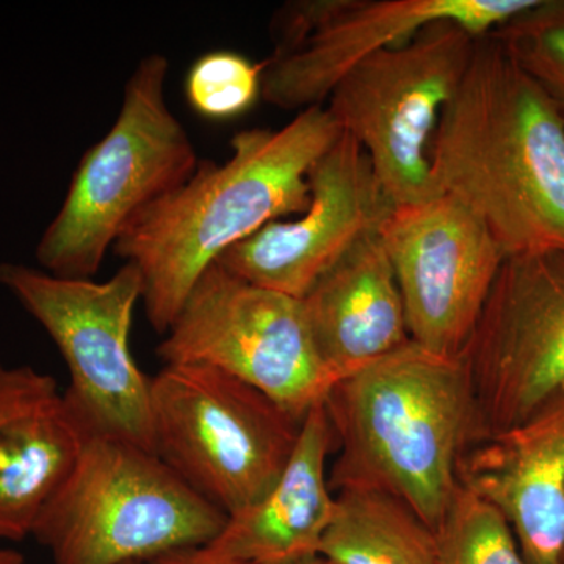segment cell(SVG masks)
<instances>
[{
  "mask_svg": "<svg viewBox=\"0 0 564 564\" xmlns=\"http://www.w3.org/2000/svg\"><path fill=\"white\" fill-rule=\"evenodd\" d=\"M343 132L326 106L299 111L281 129H245L223 165L199 161L191 180L132 218L113 251L139 269L154 332L165 336L193 285L229 248L307 209L311 169Z\"/></svg>",
  "mask_w": 564,
  "mask_h": 564,
  "instance_id": "obj_1",
  "label": "cell"
},
{
  "mask_svg": "<svg viewBox=\"0 0 564 564\" xmlns=\"http://www.w3.org/2000/svg\"><path fill=\"white\" fill-rule=\"evenodd\" d=\"M430 165L437 191L475 212L505 254L564 252V120L492 33L475 43Z\"/></svg>",
  "mask_w": 564,
  "mask_h": 564,
  "instance_id": "obj_2",
  "label": "cell"
},
{
  "mask_svg": "<svg viewBox=\"0 0 564 564\" xmlns=\"http://www.w3.org/2000/svg\"><path fill=\"white\" fill-rule=\"evenodd\" d=\"M325 410L337 451L332 491L391 494L436 532L459 488L463 456L484 440L462 356L410 340L337 381Z\"/></svg>",
  "mask_w": 564,
  "mask_h": 564,
  "instance_id": "obj_3",
  "label": "cell"
},
{
  "mask_svg": "<svg viewBox=\"0 0 564 564\" xmlns=\"http://www.w3.org/2000/svg\"><path fill=\"white\" fill-rule=\"evenodd\" d=\"M169 58L144 55L110 131L82 155L61 210L36 247L44 272L93 280L126 226L191 180L202 159L166 101Z\"/></svg>",
  "mask_w": 564,
  "mask_h": 564,
  "instance_id": "obj_4",
  "label": "cell"
},
{
  "mask_svg": "<svg viewBox=\"0 0 564 564\" xmlns=\"http://www.w3.org/2000/svg\"><path fill=\"white\" fill-rule=\"evenodd\" d=\"M226 518L152 452L87 437L32 536L54 564H147L212 543Z\"/></svg>",
  "mask_w": 564,
  "mask_h": 564,
  "instance_id": "obj_5",
  "label": "cell"
},
{
  "mask_svg": "<svg viewBox=\"0 0 564 564\" xmlns=\"http://www.w3.org/2000/svg\"><path fill=\"white\" fill-rule=\"evenodd\" d=\"M154 454L226 516L259 502L295 451L302 422L239 378L165 364L151 377Z\"/></svg>",
  "mask_w": 564,
  "mask_h": 564,
  "instance_id": "obj_6",
  "label": "cell"
},
{
  "mask_svg": "<svg viewBox=\"0 0 564 564\" xmlns=\"http://www.w3.org/2000/svg\"><path fill=\"white\" fill-rule=\"evenodd\" d=\"M0 285L43 326L68 367L65 392L85 437H110L154 454L151 378L131 351L143 278L126 262L107 281L70 280L24 263H0Z\"/></svg>",
  "mask_w": 564,
  "mask_h": 564,
  "instance_id": "obj_7",
  "label": "cell"
},
{
  "mask_svg": "<svg viewBox=\"0 0 564 564\" xmlns=\"http://www.w3.org/2000/svg\"><path fill=\"white\" fill-rule=\"evenodd\" d=\"M477 39L458 22H432L402 46L378 52L351 69L325 104L366 151L393 207L441 193L430 147L466 76Z\"/></svg>",
  "mask_w": 564,
  "mask_h": 564,
  "instance_id": "obj_8",
  "label": "cell"
},
{
  "mask_svg": "<svg viewBox=\"0 0 564 564\" xmlns=\"http://www.w3.org/2000/svg\"><path fill=\"white\" fill-rule=\"evenodd\" d=\"M165 364H202L239 378L303 421L337 383L326 369L303 300L229 273L202 274L158 347Z\"/></svg>",
  "mask_w": 564,
  "mask_h": 564,
  "instance_id": "obj_9",
  "label": "cell"
},
{
  "mask_svg": "<svg viewBox=\"0 0 564 564\" xmlns=\"http://www.w3.org/2000/svg\"><path fill=\"white\" fill-rule=\"evenodd\" d=\"M536 0H295L272 21L261 98L278 109L325 106L364 61L402 46L432 22H458L475 36L496 31Z\"/></svg>",
  "mask_w": 564,
  "mask_h": 564,
  "instance_id": "obj_10",
  "label": "cell"
},
{
  "mask_svg": "<svg viewBox=\"0 0 564 564\" xmlns=\"http://www.w3.org/2000/svg\"><path fill=\"white\" fill-rule=\"evenodd\" d=\"M485 437L564 391V252L507 256L462 352Z\"/></svg>",
  "mask_w": 564,
  "mask_h": 564,
  "instance_id": "obj_11",
  "label": "cell"
},
{
  "mask_svg": "<svg viewBox=\"0 0 564 564\" xmlns=\"http://www.w3.org/2000/svg\"><path fill=\"white\" fill-rule=\"evenodd\" d=\"M399 282L413 343L462 355L507 258L488 226L455 196L392 207L378 231Z\"/></svg>",
  "mask_w": 564,
  "mask_h": 564,
  "instance_id": "obj_12",
  "label": "cell"
},
{
  "mask_svg": "<svg viewBox=\"0 0 564 564\" xmlns=\"http://www.w3.org/2000/svg\"><path fill=\"white\" fill-rule=\"evenodd\" d=\"M311 202L296 220L273 221L234 245L218 265L242 280L303 300L355 245L380 231L392 203L350 133L315 162Z\"/></svg>",
  "mask_w": 564,
  "mask_h": 564,
  "instance_id": "obj_13",
  "label": "cell"
},
{
  "mask_svg": "<svg viewBox=\"0 0 564 564\" xmlns=\"http://www.w3.org/2000/svg\"><path fill=\"white\" fill-rule=\"evenodd\" d=\"M459 485L502 511L529 564H564V391L463 456Z\"/></svg>",
  "mask_w": 564,
  "mask_h": 564,
  "instance_id": "obj_14",
  "label": "cell"
},
{
  "mask_svg": "<svg viewBox=\"0 0 564 564\" xmlns=\"http://www.w3.org/2000/svg\"><path fill=\"white\" fill-rule=\"evenodd\" d=\"M85 440L51 375L0 362V540L32 536Z\"/></svg>",
  "mask_w": 564,
  "mask_h": 564,
  "instance_id": "obj_15",
  "label": "cell"
},
{
  "mask_svg": "<svg viewBox=\"0 0 564 564\" xmlns=\"http://www.w3.org/2000/svg\"><path fill=\"white\" fill-rule=\"evenodd\" d=\"M303 304L318 355L337 381L411 340L402 292L378 232L355 245Z\"/></svg>",
  "mask_w": 564,
  "mask_h": 564,
  "instance_id": "obj_16",
  "label": "cell"
},
{
  "mask_svg": "<svg viewBox=\"0 0 564 564\" xmlns=\"http://www.w3.org/2000/svg\"><path fill=\"white\" fill-rule=\"evenodd\" d=\"M332 452V423L321 404L303 419L295 451L273 488L259 502L229 514L207 545L250 564H295L318 555L334 511L326 473Z\"/></svg>",
  "mask_w": 564,
  "mask_h": 564,
  "instance_id": "obj_17",
  "label": "cell"
},
{
  "mask_svg": "<svg viewBox=\"0 0 564 564\" xmlns=\"http://www.w3.org/2000/svg\"><path fill=\"white\" fill-rule=\"evenodd\" d=\"M318 555L333 564H437L436 532L391 494L340 489Z\"/></svg>",
  "mask_w": 564,
  "mask_h": 564,
  "instance_id": "obj_18",
  "label": "cell"
},
{
  "mask_svg": "<svg viewBox=\"0 0 564 564\" xmlns=\"http://www.w3.org/2000/svg\"><path fill=\"white\" fill-rule=\"evenodd\" d=\"M437 564H529L502 511L459 485L436 529Z\"/></svg>",
  "mask_w": 564,
  "mask_h": 564,
  "instance_id": "obj_19",
  "label": "cell"
},
{
  "mask_svg": "<svg viewBox=\"0 0 564 564\" xmlns=\"http://www.w3.org/2000/svg\"><path fill=\"white\" fill-rule=\"evenodd\" d=\"M491 33L564 120V0H536Z\"/></svg>",
  "mask_w": 564,
  "mask_h": 564,
  "instance_id": "obj_20",
  "label": "cell"
},
{
  "mask_svg": "<svg viewBox=\"0 0 564 564\" xmlns=\"http://www.w3.org/2000/svg\"><path fill=\"white\" fill-rule=\"evenodd\" d=\"M262 65L231 51L209 52L193 63L185 96L196 113L232 120L261 98Z\"/></svg>",
  "mask_w": 564,
  "mask_h": 564,
  "instance_id": "obj_21",
  "label": "cell"
},
{
  "mask_svg": "<svg viewBox=\"0 0 564 564\" xmlns=\"http://www.w3.org/2000/svg\"><path fill=\"white\" fill-rule=\"evenodd\" d=\"M147 564H250L217 554L209 545H195V547L176 549L151 560Z\"/></svg>",
  "mask_w": 564,
  "mask_h": 564,
  "instance_id": "obj_22",
  "label": "cell"
},
{
  "mask_svg": "<svg viewBox=\"0 0 564 564\" xmlns=\"http://www.w3.org/2000/svg\"><path fill=\"white\" fill-rule=\"evenodd\" d=\"M0 564H24V556L13 549L0 547Z\"/></svg>",
  "mask_w": 564,
  "mask_h": 564,
  "instance_id": "obj_23",
  "label": "cell"
},
{
  "mask_svg": "<svg viewBox=\"0 0 564 564\" xmlns=\"http://www.w3.org/2000/svg\"><path fill=\"white\" fill-rule=\"evenodd\" d=\"M295 564H333L329 563L328 560L323 558L322 555L311 556V558L302 560V562Z\"/></svg>",
  "mask_w": 564,
  "mask_h": 564,
  "instance_id": "obj_24",
  "label": "cell"
}]
</instances>
